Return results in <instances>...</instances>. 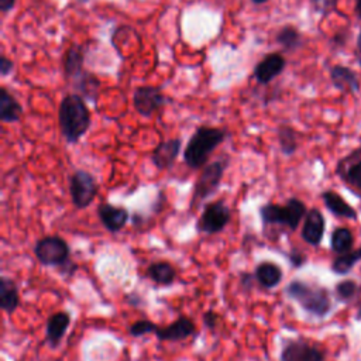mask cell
I'll return each instance as SVG.
<instances>
[{
    "label": "cell",
    "mask_w": 361,
    "mask_h": 361,
    "mask_svg": "<svg viewBox=\"0 0 361 361\" xmlns=\"http://www.w3.org/2000/svg\"><path fill=\"white\" fill-rule=\"evenodd\" d=\"M254 276H255V281H257L262 288L271 289V288H275V286H278V285L281 283L282 276H283V272H282L281 267L276 265L275 262L262 261V262H259V264L255 267Z\"/></svg>",
    "instance_id": "cell-19"
},
{
    "label": "cell",
    "mask_w": 361,
    "mask_h": 361,
    "mask_svg": "<svg viewBox=\"0 0 361 361\" xmlns=\"http://www.w3.org/2000/svg\"><path fill=\"white\" fill-rule=\"evenodd\" d=\"M322 199H323L324 206L333 214H336L338 217H344V219H351V220L357 219L355 209H353V206L350 203H347L337 192L324 190L322 193Z\"/></svg>",
    "instance_id": "cell-21"
},
{
    "label": "cell",
    "mask_w": 361,
    "mask_h": 361,
    "mask_svg": "<svg viewBox=\"0 0 361 361\" xmlns=\"http://www.w3.org/2000/svg\"><path fill=\"white\" fill-rule=\"evenodd\" d=\"M97 190L99 185L90 172L78 169L69 176V193L76 209H86L96 197Z\"/></svg>",
    "instance_id": "cell-8"
},
{
    "label": "cell",
    "mask_w": 361,
    "mask_h": 361,
    "mask_svg": "<svg viewBox=\"0 0 361 361\" xmlns=\"http://www.w3.org/2000/svg\"><path fill=\"white\" fill-rule=\"evenodd\" d=\"M180 147H182L180 138H171L159 142L151 154V161L154 166L161 171L171 168L180 152Z\"/></svg>",
    "instance_id": "cell-16"
},
{
    "label": "cell",
    "mask_w": 361,
    "mask_h": 361,
    "mask_svg": "<svg viewBox=\"0 0 361 361\" xmlns=\"http://www.w3.org/2000/svg\"><path fill=\"white\" fill-rule=\"evenodd\" d=\"M11 71H13V62L7 56L1 55V58H0V75L3 78H6L7 75L11 73Z\"/></svg>",
    "instance_id": "cell-34"
},
{
    "label": "cell",
    "mask_w": 361,
    "mask_h": 361,
    "mask_svg": "<svg viewBox=\"0 0 361 361\" xmlns=\"http://www.w3.org/2000/svg\"><path fill=\"white\" fill-rule=\"evenodd\" d=\"M83 51L78 45H72L65 56V73L69 79H79L83 75Z\"/></svg>",
    "instance_id": "cell-24"
},
{
    "label": "cell",
    "mask_w": 361,
    "mask_h": 361,
    "mask_svg": "<svg viewBox=\"0 0 361 361\" xmlns=\"http://www.w3.org/2000/svg\"><path fill=\"white\" fill-rule=\"evenodd\" d=\"M330 79L336 89L344 93H355L360 89V82L355 72L343 65H334L330 68Z\"/></svg>",
    "instance_id": "cell-18"
},
{
    "label": "cell",
    "mask_w": 361,
    "mask_h": 361,
    "mask_svg": "<svg viewBox=\"0 0 361 361\" xmlns=\"http://www.w3.org/2000/svg\"><path fill=\"white\" fill-rule=\"evenodd\" d=\"M276 42L285 51H295L302 44V35L293 25H285L278 31Z\"/></svg>",
    "instance_id": "cell-26"
},
{
    "label": "cell",
    "mask_w": 361,
    "mask_h": 361,
    "mask_svg": "<svg viewBox=\"0 0 361 361\" xmlns=\"http://www.w3.org/2000/svg\"><path fill=\"white\" fill-rule=\"evenodd\" d=\"M97 217L102 226L110 233H118L124 228L130 220V213L123 206H114L111 203H100L97 206Z\"/></svg>",
    "instance_id": "cell-13"
},
{
    "label": "cell",
    "mask_w": 361,
    "mask_h": 361,
    "mask_svg": "<svg viewBox=\"0 0 361 361\" xmlns=\"http://www.w3.org/2000/svg\"><path fill=\"white\" fill-rule=\"evenodd\" d=\"M354 235L347 227H337L334 228L331 238H330V248L336 254L348 252L353 248Z\"/></svg>",
    "instance_id": "cell-25"
},
{
    "label": "cell",
    "mask_w": 361,
    "mask_h": 361,
    "mask_svg": "<svg viewBox=\"0 0 361 361\" xmlns=\"http://www.w3.org/2000/svg\"><path fill=\"white\" fill-rule=\"evenodd\" d=\"M286 59L279 52H272L265 55L254 68V78L258 83L267 85L281 75L285 69Z\"/></svg>",
    "instance_id": "cell-14"
},
{
    "label": "cell",
    "mask_w": 361,
    "mask_h": 361,
    "mask_svg": "<svg viewBox=\"0 0 361 361\" xmlns=\"http://www.w3.org/2000/svg\"><path fill=\"white\" fill-rule=\"evenodd\" d=\"M357 59H358V63L361 65V31L357 38Z\"/></svg>",
    "instance_id": "cell-37"
},
{
    "label": "cell",
    "mask_w": 361,
    "mask_h": 361,
    "mask_svg": "<svg viewBox=\"0 0 361 361\" xmlns=\"http://www.w3.org/2000/svg\"><path fill=\"white\" fill-rule=\"evenodd\" d=\"M226 168H227V161L224 159L213 161L203 166L199 178L195 182V188L192 193L193 204L199 200H204L210 197L219 189Z\"/></svg>",
    "instance_id": "cell-6"
},
{
    "label": "cell",
    "mask_w": 361,
    "mask_h": 361,
    "mask_svg": "<svg viewBox=\"0 0 361 361\" xmlns=\"http://www.w3.org/2000/svg\"><path fill=\"white\" fill-rule=\"evenodd\" d=\"M313 7L317 13H322L323 16L333 11L337 6V0H312Z\"/></svg>",
    "instance_id": "cell-32"
},
{
    "label": "cell",
    "mask_w": 361,
    "mask_h": 361,
    "mask_svg": "<svg viewBox=\"0 0 361 361\" xmlns=\"http://www.w3.org/2000/svg\"><path fill=\"white\" fill-rule=\"evenodd\" d=\"M147 276L157 285L168 286L176 279V269L168 261H154L147 267Z\"/></svg>",
    "instance_id": "cell-22"
},
{
    "label": "cell",
    "mask_w": 361,
    "mask_h": 361,
    "mask_svg": "<svg viewBox=\"0 0 361 361\" xmlns=\"http://www.w3.org/2000/svg\"><path fill=\"white\" fill-rule=\"evenodd\" d=\"M231 220V210L224 203V200H214L207 203L197 221H196V230L203 234H217L220 233Z\"/></svg>",
    "instance_id": "cell-7"
},
{
    "label": "cell",
    "mask_w": 361,
    "mask_h": 361,
    "mask_svg": "<svg viewBox=\"0 0 361 361\" xmlns=\"http://www.w3.org/2000/svg\"><path fill=\"white\" fill-rule=\"evenodd\" d=\"M252 3H255V4H262V3H267L268 0H251Z\"/></svg>",
    "instance_id": "cell-40"
},
{
    "label": "cell",
    "mask_w": 361,
    "mask_h": 361,
    "mask_svg": "<svg viewBox=\"0 0 361 361\" xmlns=\"http://www.w3.org/2000/svg\"><path fill=\"white\" fill-rule=\"evenodd\" d=\"M288 259L290 262V265L293 268H300L305 262H306V257L302 251L299 250H292L289 254H288Z\"/></svg>",
    "instance_id": "cell-33"
},
{
    "label": "cell",
    "mask_w": 361,
    "mask_h": 361,
    "mask_svg": "<svg viewBox=\"0 0 361 361\" xmlns=\"http://www.w3.org/2000/svg\"><path fill=\"white\" fill-rule=\"evenodd\" d=\"M252 281H255V276L254 274H245V272H241V276H240V282L244 288H250L252 285Z\"/></svg>",
    "instance_id": "cell-35"
},
{
    "label": "cell",
    "mask_w": 361,
    "mask_h": 361,
    "mask_svg": "<svg viewBox=\"0 0 361 361\" xmlns=\"http://www.w3.org/2000/svg\"><path fill=\"white\" fill-rule=\"evenodd\" d=\"M324 227H326V221H324L322 212L319 209L313 207V209L307 210V213L305 216L300 235L305 243H307L309 245L317 247L322 243V238L324 234Z\"/></svg>",
    "instance_id": "cell-15"
},
{
    "label": "cell",
    "mask_w": 361,
    "mask_h": 361,
    "mask_svg": "<svg viewBox=\"0 0 361 361\" xmlns=\"http://www.w3.org/2000/svg\"><path fill=\"white\" fill-rule=\"evenodd\" d=\"M336 173L348 186L361 192V148L340 159Z\"/></svg>",
    "instance_id": "cell-12"
},
{
    "label": "cell",
    "mask_w": 361,
    "mask_h": 361,
    "mask_svg": "<svg viewBox=\"0 0 361 361\" xmlns=\"http://www.w3.org/2000/svg\"><path fill=\"white\" fill-rule=\"evenodd\" d=\"M285 293L292 300L299 303L305 312L316 317H324L331 309L330 292L323 286H317L300 279H293L286 285Z\"/></svg>",
    "instance_id": "cell-3"
},
{
    "label": "cell",
    "mask_w": 361,
    "mask_h": 361,
    "mask_svg": "<svg viewBox=\"0 0 361 361\" xmlns=\"http://www.w3.org/2000/svg\"><path fill=\"white\" fill-rule=\"evenodd\" d=\"M259 217L264 224L271 226H285L289 230L295 231L299 226V223L306 216V204L296 199L289 197L285 204H276V203H265L258 210Z\"/></svg>",
    "instance_id": "cell-4"
},
{
    "label": "cell",
    "mask_w": 361,
    "mask_h": 361,
    "mask_svg": "<svg viewBox=\"0 0 361 361\" xmlns=\"http://www.w3.org/2000/svg\"><path fill=\"white\" fill-rule=\"evenodd\" d=\"M20 306V293L16 282L7 276H0V309L8 314Z\"/></svg>",
    "instance_id": "cell-20"
},
{
    "label": "cell",
    "mask_w": 361,
    "mask_h": 361,
    "mask_svg": "<svg viewBox=\"0 0 361 361\" xmlns=\"http://www.w3.org/2000/svg\"><path fill=\"white\" fill-rule=\"evenodd\" d=\"M281 361H324V353L305 340H290L281 351Z\"/></svg>",
    "instance_id": "cell-10"
},
{
    "label": "cell",
    "mask_w": 361,
    "mask_h": 361,
    "mask_svg": "<svg viewBox=\"0 0 361 361\" xmlns=\"http://www.w3.org/2000/svg\"><path fill=\"white\" fill-rule=\"evenodd\" d=\"M361 259V247L355 251H348L344 254H338L333 262H331V269L333 272L338 275H344L353 269L357 261Z\"/></svg>",
    "instance_id": "cell-27"
},
{
    "label": "cell",
    "mask_w": 361,
    "mask_h": 361,
    "mask_svg": "<svg viewBox=\"0 0 361 361\" xmlns=\"http://www.w3.org/2000/svg\"><path fill=\"white\" fill-rule=\"evenodd\" d=\"M58 123L68 144H76L87 133L90 113L82 96L69 93L62 99L58 110Z\"/></svg>",
    "instance_id": "cell-1"
},
{
    "label": "cell",
    "mask_w": 361,
    "mask_h": 361,
    "mask_svg": "<svg viewBox=\"0 0 361 361\" xmlns=\"http://www.w3.org/2000/svg\"><path fill=\"white\" fill-rule=\"evenodd\" d=\"M357 283L351 279H344L341 282H338L334 288V293H336V298L340 300V302H350L351 299H354L355 293H357Z\"/></svg>",
    "instance_id": "cell-29"
},
{
    "label": "cell",
    "mask_w": 361,
    "mask_h": 361,
    "mask_svg": "<svg viewBox=\"0 0 361 361\" xmlns=\"http://www.w3.org/2000/svg\"><path fill=\"white\" fill-rule=\"evenodd\" d=\"M154 334L159 341L176 343L196 334V324L190 317L179 316L175 322H172L168 326H158Z\"/></svg>",
    "instance_id": "cell-11"
},
{
    "label": "cell",
    "mask_w": 361,
    "mask_h": 361,
    "mask_svg": "<svg viewBox=\"0 0 361 361\" xmlns=\"http://www.w3.org/2000/svg\"><path fill=\"white\" fill-rule=\"evenodd\" d=\"M157 324L148 319H141L134 322L130 327H128V333L133 337H142L148 333H154L157 330Z\"/></svg>",
    "instance_id": "cell-30"
},
{
    "label": "cell",
    "mask_w": 361,
    "mask_h": 361,
    "mask_svg": "<svg viewBox=\"0 0 361 361\" xmlns=\"http://www.w3.org/2000/svg\"><path fill=\"white\" fill-rule=\"evenodd\" d=\"M16 6V0H0V11L7 13L13 10Z\"/></svg>",
    "instance_id": "cell-36"
},
{
    "label": "cell",
    "mask_w": 361,
    "mask_h": 361,
    "mask_svg": "<svg viewBox=\"0 0 361 361\" xmlns=\"http://www.w3.org/2000/svg\"><path fill=\"white\" fill-rule=\"evenodd\" d=\"M165 104V96L159 87L140 86L133 94V106L135 111L144 117L152 116Z\"/></svg>",
    "instance_id": "cell-9"
},
{
    "label": "cell",
    "mask_w": 361,
    "mask_h": 361,
    "mask_svg": "<svg viewBox=\"0 0 361 361\" xmlns=\"http://www.w3.org/2000/svg\"><path fill=\"white\" fill-rule=\"evenodd\" d=\"M355 319H357V320H361V299H360V302L357 303V313H355Z\"/></svg>",
    "instance_id": "cell-39"
},
{
    "label": "cell",
    "mask_w": 361,
    "mask_h": 361,
    "mask_svg": "<svg viewBox=\"0 0 361 361\" xmlns=\"http://www.w3.org/2000/svg\"><path fill=\"white\" fill-rule=\"evenodd\" d=\"M354 8L357 16L361 18V0H354Z\"/></svg>",
    "instance_id": "cell-38"
},
{
    "label": "cell",
    "mask_w": 361,
    "mask_h": 361,
    "mask_svg": "<svg viewBox=\"0 0 361 361\" xmlns=\"http://www.w3.org/2000/svg\"><path fill=\"white\" fill-rule=\"evenodd\" d=\"M202 320H203V324L209 329V330H214L217 329V326L221 323V317L214 312V310H206L203 314H202Z\"/></svg>",
    "instance_id": "cell-31"
},
{
    "label": "cell",
    "mask_w": 361,
    "mask_h": 361,
    "mask_svg": "<svg viewBox=\"0 0 361 361\" xmlns=\"http://www.w3.org/2000/svg\"><path fill=\"white\" fill-rule=\"evenodd\" d=\"M227 133L223 128L200 126L189 138L185 151L183 161L192 169L203 168L210 154L226 140Z\"/></svg>",
    "instance_id": "cell-2"
},
{
    "label": "cell",
    "mask_w": 361,
    "mask_h": 361,
    "mask_svg": "<svg viewBox=\"0 0 361 361\" xmlns=\"http://www.w3.org/2000/svg\"><path fill=\"white\" fill-rule=\"evenodd\" d=\"M71 324V316L66 312H56L51 314L45 323V343L55 348L65 336Z\"/></svg>",
    "instance_id": "cell-17"
},
{
    "label": "cell",
    "mask_w": 361,
    "mask_h": 361,
    "mask_svg": "<svg viewBox=\"0 0 361 361\" xmlns=\"http://www.w3.org/2000/svg\"><path fill=\"white\" fill-rule=\"evenodd\" d=\"M23 114V106L6 89H0V120L3 123H16Z\"/></svg>",
    "instance_id": "cell-23"
},
{
    "label": "cell",
    "mask_w": 361,
    "mask_h": 361,
    "mask_svg": "<svg viewBox=\"0 0 361 361\" xmlns=\"http://www.w3.org/2000/svg\"><path fill=\"white\" fill-rule=\"evenodd\" d=\"M34 255L45 267H62L71 261V248L59 235H45L34 244Z\"/></svg>",
    "instance_id": "cell-5"
},
{
    "label": "cell",
    "mask_w": 361,
    "mask_h": 361,
    "mask_svg": "<svg viewBox=\"0 0 361 361\" xmlns=\"http://www.w3.org/2000/svg\"><path fill=\"white\" fill-rule=\"evenodd\" d=\"M279 148L285 155H292L298 149L296 131L289 126H279L278 128Z\"/></svg>",
    "instance_id": "cell-28"
}]
</instances>
